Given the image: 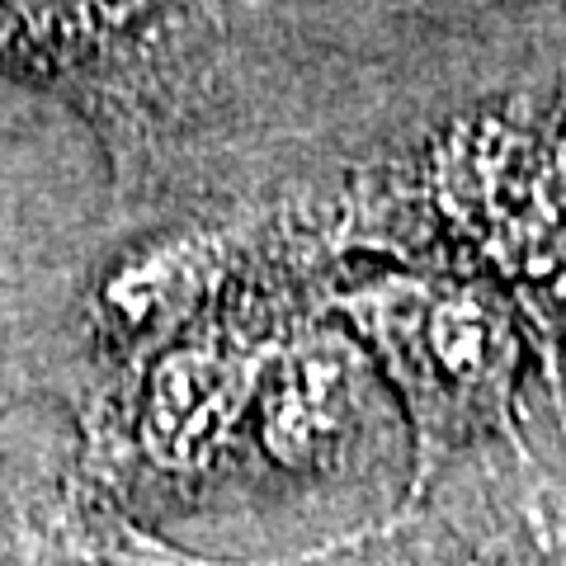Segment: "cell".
<instances>
[{
    "label": "cell",
    "instance_id": "cell-1",
    "mask_svg": "<svg viewBox=\"0 0 566 566\" xmlns=\"http://www.w3.org/2000/svg\"><path fill=\"white\" fill-rule=\"evenodd\" d=\"M14 566H222V562L180 553V547L161 543L156 534H142L118 510L66 495V501L48 505L43 515L24 524L20 562Z\"/></svg>",
    "mask_w": 566,
    "mask_h": 566
}]
</instances>
